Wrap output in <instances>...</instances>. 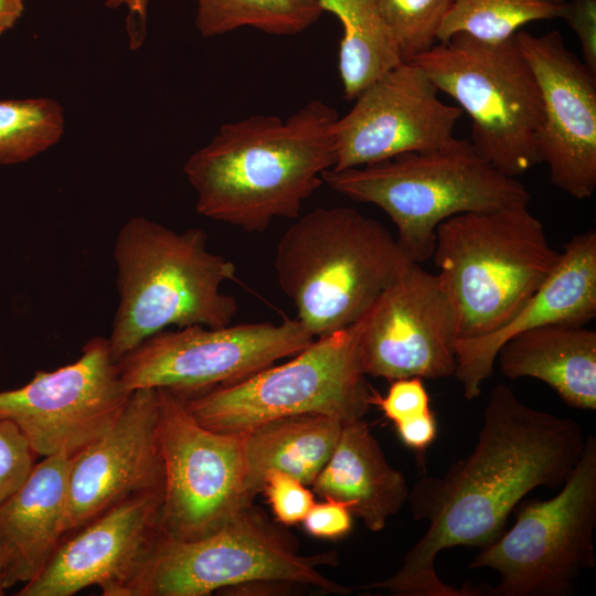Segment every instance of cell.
Instances as JSON below:
<instances>
[{"mask_svg":"<svg viewBox=\"0 0 596 596\" xmlns=\"http://www.w3.org/2000/svg\"><path fill=\"white\" fill-rule=\"evenodd\" d=\"M585 440L576 421L535 409L509 386L494 385L471 453L441 475H424L409 488L412 517L427 522L426 532L393 575L359 589L393 596L479 595L478 589L444 583L435 568L438 554L494 542L525 494L566 481Z\"/></svg>","mask_w":596,"mask_h":596,"instance_id":"cell-1","label":"cell"},{"mask_svg":"<svg viewBox=\"0 0 596 596\" xmlns=\"http://www.w3.org/2000/svg\"><path fill=\"white\" fill-rule=\"evenodd\" d=\"M338 118L333 107L313 99L286 119L252 115L222 125L183 167L196 211L247 232H263L276 217H298L322 173L336 166Z\"/></svg>","mask_w":596,"mask_h":596,"instance_id":"cell-2","label":"cell"},{"mask_svg":"<svg viewBox=\"0 0 596 596\" xmlns=\"http://www.w3.org/2000/svg\"><path fill=\"white\" fill-rule=\"evenodd\" d=\"M114 259L119 299L108 344L116 363L169 326L221 328L237 312L235 297L221 290L235 279V264L207 251L200 228L179 233L131 217L117 234Z\"/></svg>","mask_w":596,"mask_h":596,"instance_id":"cell-3","label":"cell"},{"mask_svg":"<svg viewBox=\"0 0 596 596\" xmlns=\"http://www.w3.org/2000/svg\"><path fill=\"white\" fill-rule=\"evenodd\" d=\"M411 263L383 224L349 206L299 217L275 254L279 287L315 339L358 322Z\"/></svg>","mask_w":596,"mask_h":596,"instance_id":"cell-4","label":"cell"},{"mask_svg":"<svg viewBox=\"0 0 596 596\" xmlns=\"http://www.w3.org/2000/svg\"><path fill=\"white\" fill-rule=\"evenodd\" d=\"M322 181L354 201L382 209L395 224L396 241L421 264L432 257L437 226L467 212L529 205L530 192L517 178L492 167L467 138L380 162L329 169Z\"/></svg>","mask_w":596,"mask_h":596,"instance_id":"cell-5","label":"cell"},{"mask_svg":"<svg viewBox=\"0 0 596 596\" xmlns=\"http://www.w3.org/2000/svg\"><path fill=\"white\" fill-rule=\"evenodd\" d=\"M560 256L528 205L467 212L443 221L432 257L456 318L458 339L507 323Z\"/></svg>","mask_w":596,"mask_h":596,"instance_id":"cell-6","label":"cell"},{"mask_svg":"<svg viewBox=\"0 0 596 596\" xmlns=\"http://www.w3.org/2000/svg\"><path fill=\"white\" fill-rule=\"evenodd\" d=\"M411 62L468 114L469 140L492 167L517 178L541 163V92L514 36L488 43L459 32Z\"/></svg>","mask_w":596,"mask_h":596,"instance_id":"cell-7","label":"cell"},{"mask_svg":"<svg viewBox=\"0 0 596 596\" xmlns=\"http://www.w3.org/2000/svg\"><path fill=\"white\" fill-rule=\"evenodd\" d=\"M365 377L358 321L316 338L286 363L185 398V405L200 424L221 433L300 414H322L345 424L362 419L372 406L374 390Z\"/></svg>","mask_w":596,"mask_h":596,"instance_id":"cell-8","label":"cell"},{"mask_svg":"<svg viewBox=\"0 0 596 596\" xmlns=\"http://www.w3.org/2000/svg\"><path fill=\"white\" fill-rule=\"evenodd\" d=\"M334 560L333 553L299 554L252 504L201 539L182 541L164 533L130 596H205L256 583L307 585L329 594H351L352 588L317 568Z\"/></svg>","mask_w":596,"mask_h":596,"instance_id":"cell-9","label":"cell"},{"mask_svg":"<svg viewBox=\"0 0 596 596\" xmlns=\"http://www.w3.org/2000/svg\"><path fill=\"white\" fill-rule=\"evenodd\" d=\"M596 438L583 453L556 496L523 502L515 522L480 549L469 568H491L494 596H567L582 573L595 566Z\"/></svg>","mask_w":596,"mask_h":596,"instance_id":"cell-10","label":"cell"},{"mask_svg":"<svg viewBox=\"0 0 596 596\" xmlns=\"http://www.w3.org/2000/svg\"><path fill=\"white\" fill-rule=\"evenodd\" d=\"M157 392L164 467L163 530L175 540L201 539L253 503L245 432L212 430L190 414L183 396L167 389Z\"/></svg>","mask_w":596,"mask_h":596,"instance_id":"cell-11","label":"cell"},{"mask_svg":"<svg viewBox=\"0 0 596 596\" xmlns=\"http://www.w3.org/2000/svg\"><path fill=\"white\" fill-rule=\"evenodd\" d=\"M313 340L297 319L221 328L195 324L149 337L117 366L130 391L167 389L189 398L295 355Z\"/></svg>","mask_w":596,"mask_h":596,"instance_id":"cell-12","label":"cell"},{"mask_svg":"<svg viewBox=\"0 0 596 596\" xmlns=\"http://www.w3.org/2000/svg\"><path fill=\"white\" fill-rule=\"evenodd\" d=\"M131 393L108 338L94 337L73 363L39 370L23 386L0 390V418L14 423L38 456L73 457L115 424Z\"/></svg>","mask_w":596,"mask_h":596,"instance_id":"cell-13","label":"cell"},{"mask_svg":"<svg viewBox=\"0 0 596 596\" xmlns=\"http://www.w3.org/2000/svg\"><path fill=\"white\" fill-rule=\"evenodd\" d=\"M458 340L453 306L436 274L412 262L359 320L363 373L389 381L455 374Z\"/></svg>","mask_w":596,"mask_h":596,"instance_id":"cell-14","label":"cell"},{"mask_svg":"<svg viewBox=\"0 0 596 596\" xmlns=\"http://www.w3.org/2000/svg\"><path fill=\"white\" fill-rule=\"evenodd\" d=\"M163 488L134 494L62 539L17 596H72L97 586L103 596H130L164 534Z\"/></svg>","mask_w":596,"mask_h":596,"instance_id":"cell-15","label":"cell"},{"mask_svg":"<svg viewBox=\"0 0 596 596\" xmlns=\"http://www.w3.org/2000/svg\"><path fill=\"white\" fill-rule=\"evenodd\" d=\"M438 92L413 62H402L383 74L338 118L333 170L427 151L451 141L462 110L443 103Z\"/></svg>","mask_w":596,"mask_h":596,"instance_id":"cell-16","label":"cell"},{"mask_svg":"<svg viewBox=\"0 0 596 596\" xmlns=\"http://www.w3.org/2000/svg\"><path fill=\"white\" fill-rule=\"evenodd\" d=\"M514 39L541 92L540 161L555 187L588 199L596 189V74L557 31L536 36L520 30Z\"/></svg>","mask_w":596,"mask_h":596,"instance_id":"cell-17","label":"cell"},{"mask_svg":"<svg viewBox=\"0 0 596 596\" xmlns=\"http://www.w3.org/2000/svg\"><path fill=\"white\" fill-rule=\"evenodd\" d=\"M158 392L132 391L115 424L72 458L64 536L120 501L163 488Z\"/></svg>","mask_w":596,"mask_h":596,"instance_id":"cell-18","label":"cell"},{"mask_svg":"<svg viewBox=\"0 0 596 596\" xmlns=\"http://www.w3.org/2000/svg\"><path fill=\"white\" fill-rule=\"evenodd\" d=\"M596 316V232L588 230L563 245L558 259L526 304L501 328L456 341V379L467 400L481 394L499 349L511 338L549 324L584 326Z\"/></svg>","mask_w":596,"mask_h":596,"instance_id":"cell-19","label":"cell"},{"mask_svg":"<svg viewBox=\"0 0 596 596\" xmlns=\"http://www.w3.org/2000/svg\"><path fill=\"white\" fill-rule=\"evenodd\" d=\"M72 458L66 454L43 457L0 505L6 589L39 575L64 538Z\"/></svg>","mask_w":596,"mask_h":596,"instance_id":"cell-20","label":"cell"},{"mask_svg":"<svg viewBox=\"0 0 596 596\" xmlns=\"http://www.w3.org/2000/svg\"><path fill=\"white\" fill-rule=\"evenodd\" d=\"M311 486L323 499L347 504L372 532L385 528L409 493L405 476L389 464L363 418L343 424L332 455Z\"/></svg>","mask_w":596,"mask_h":596,"instance_id":"cell-21","label":"cell"},{"mask_svg":"<svg viewBox=\"0 0 596 596\" xmlns=\"http://www.w3.org/2000/svg\"><path fill=\"white\" fill-rule=\"evenodd\" d=\"M511 380L546 383L571 407L596 409V332L584 326L549 324L524 331L498 351Z\"/></svg>","mask_w":596,"mask_h":596,"instance_id":"cell-22","label":"cell"},{"mask_svg":"<svg viewBox=\"0 0 596 596\" xmlns=\"http://www.w3.org/2000/svg\"><path fill=\"white\" fill-rule=\"evenodd\" d=\"M343 423L322 414L279 417L245 430L247 482L255 498L273 470L311 486L332 455Z\"/></svg>","mask_w":596,"mask_h":596,"instance_id":"cell-23","label":"cell"},{"mask_svg":"<svg viewBox=\"0 0 596 596\" xmlns=\"http://www.w3.org/2000/svg\"><path fill=\"white\" fill-rule=\"evenodd\" d=\"M341 23L338 68L347 100L403 61L375 0H319Z\"/></svg>","mask_w":596,"mask_h":596,"instance_id":"cell-24","label":"cell"},{"mask_svg":"<svg viewBox=\"0 0 596 596\" xmlns=\"http://www.w3.org/2000/svg\"><path fill=\"white\" fill-rule=\"evenodd\" d=\"M195 25L204 38L248 26L270 35H295L323 13L319 0H196Z\"/></svg>","mask_w":596,"mask_h":596,"instance_id":"cell-25","label":"cell"},{"mask_svg":"<svg viewBox=\"0 0 596 596\" xmlns=\"http://www.w3.org/2000/svg\"><path fill=\"white\" fill-rule=\"evenodd\" d=\"M562 4L546 0H454L437 34L447 42L456 33L479 41L500 43L526 23L561 18Z\"/></svg>","mask_w":596,"mask_h":596,"instance_id":"cell-26","label":"cell"},{"mask_svg":"<svg viewBox=\"0 0 596 596\" xmlns=\"http://www.w3.org/2000/svg\"><path fill=\"white\" fill-rule=\"evenodd\" d=\"M65 117L51 98L0 100V164H17L60 141Z\"/></svg>","mask_w":596,"mask_h":596,"instance_id":"cell-27","label":"cell"},{"mask_svg":"<svg viewBox=\"0 0 596 596\" xmlns=\"http://www.w3.org/2000/svg\"><path fill=\"white\" fill-rule=\"evenodd\" d=\"M403 62H411L436 44L440 25L454 0H375Z\"/></svg>","mask_w":596,"mask_h":596,"instance_id":"cell-28","label":"cell"},{"mask_svg":"<svg viewBox=\"0 0 596 596\" xmlns=\"http://www.w3.org/2000/svg\"><path fill=\"white\" fill-rule=\"evenodd\" d=\"M36 457L18 426L0 418V505L25 482Z\"/></svg>","mask_w":596,"mask_h":596,"instance_id":"cell-29","label":"cell"},{"mask_svg":"<svg viewBox=\"0 0 596 596\" xmlns=\"http://www.w3.org/2000/svg\"><path fill=\"white\" fill-rule=\"evenodd\" d=\"M263 492L277 520L286 525L302 522L315 503L313 494L306 485L277 470L265 476Z\"/></svg>","mask_w":596,"mask_h":596,"instance_id":"cell-30","label":"cell"},{"mask_svg":"<svg viewBox=\"0 0 596 596\" xmlns=\"http://www.w3.org/2000/svg\"><path fill=\"white\" fill-rule=\"evenodd\" d=\"M371 402L394 424L432 411L429 395L423 379L419 377L391 381L386 395L381 396L374 390Z\"/></svg>","mask_w":596,"mask_h":596,"instance_id":"cell-31","label":"cell"},{"mask_svg":"<svg viewBox=\"0 0 596 596\" xmlns=\"http://www.w3.org/2000/svg\"><path fill=\"white\" fill-rule=\"evenodd\" d=\"M561 18L579 40L583 63L596 74V0H567L562 4Z\"/></svg>","mask_w":596,"mask_h":596,"instance_id":"cell-32","label":"cell"},{"mask_svg":"<svg viewBox=\"0 0 596 596\" xmlns=\"http://www.w3.org/2000/svg\"><path fill=\"white\" fill-rule=\"evenodd\" d=\"M352 513L348 505L332 499L313 503L305 519L304 526L308 533L320 539H339L352 529Z\"/></svg>","mask_w":596,"mask_h":596,"instance_id":"cell-33","label":"cell"},{"mask_svg":"<svg viewBox=\"0 0 596 596\" xmlns=\"http://www.w3.org/2000/svg\"><path fill=\"white\" fill-rule=\"evenodd\" d=\"M401 440L411 449L425 451L437 434L433 411L395 424Z\"/></svg>","mask_w":596,"mask_h":596,"instance_id":"cell-34","label":"cell"},{"mask_svg":"<svg viewBox=\"0 0 596 596\" xmlns=\"http://www.w3.org/2000/svg\"><path fill=\"white\" fill-rule=\"evenodd\" d=\"M23 10V0H0V35L14 26Z\"/></svg>","mask_w":596,"mask_h":596,"instance_id":"cell-35","label":"cell"},{"mask_svg":"<svg viewBox=\"0 0 596 596\" xmlns=\"http://www.w3.org/2000/svg\"><path fill=\"white\" fill-rule=\"evenodd\" d=\"M4 563H6L4 553L0 544V596L4 595L7 590L3 584Z\"/></svg>","mask_w":596,"mask_h":596,"instance_id":"cell-36","label":"cell"},{"mask_svg":"<svg viewBox=\"0 0 596 596\" xmlns=\"http://www.w3.org/2000/svg\"><path fill=\"white\" fill-rule=\"evenodd\" d=\"M546 1H550L554 4H563L564 2H566L567 0H546Z\"/></svg>","mask_w":596,"mask_h":596,"instance_id":"cell-37","label":"cell"}]
</instances>
